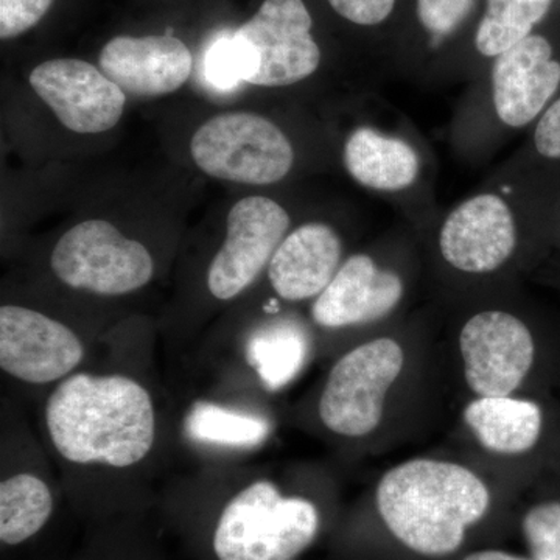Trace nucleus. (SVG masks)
Returning <instances> with one entry per match:
<instances>
[{"instance_id":"aec40b11","label":"nucleus","mask_w":560,"mask_h":560,"mask_svg":"<svg viewBox=\"0 0 560 560\" xmlns=\"http://www.w3.org/2000/svg\"><path fill=\"white\" fill-rule=\"evenodd\" d=\"M54 493L38 475L21 471L0 482V540L14 547L24 544L49 522Z\"/></svg>"},{"instance_id":"f3484780","label":"nucleus","mask_w":560,"mask_h":560,"mask_svg":"<svg viewBox=\"0 0 560 560\" xmlns=\"http://www.w3.org/2000/svg\"><path fill=\"white\" fill-rule=\"evenodd\" d=\"M340 234L326 223H305L289 232L268 265L271 289L280 300L315 301L345 261Z\"/></svg>"},{"instance_id":"39448f33","label":"nucleus","mask_w":560,"mask_h":560,"mask_svg":"<svg viewBox=\"0 0 560 560\" xmlns=\"http://www.w3.org/2000/svg\"><path fill=\"white\" fill-rule=\"evenodd\" d=\"M459 405V452L523 489L560 469L559 397H471Z\"/></svg>"},{"instance_id":"c85d7f7f","label":"nucleus","mask_w":560,"mask_h":560,"mask_svg":"<svg viewBox=\"0 0 560 560\" xmlns=\"http://www.w3.org/2000/svg\"><path fill=\"white\" fill-rule=\"evenodd\" d=\"M463 560H534L530 558H522V556L512 555V552L503 550H478L471 551L464 556Z\"/></svg>"},{"instance_id":"0eeeda50","label":"nucleus","mask_w":560,"mask_h":560,"mask_svg":"<svg viewBox=\"0 0 560 560\" xmlns=\"http://www.w3.org/2000/svg\"><path fill=\"white\" fill-rule=\"evenodd\" d=\"M191 160L212 178L268 186L289 175L294 151L285 132L254 113L219 114L195 131Z\"/></svg>"},{"instance_id":"5701e85b","label":"nucleus","mask_w":560,"mask_h":560,"mask_svg":"<svg viewBox=\"0 0 560 560\" xmlns=\"http://www.w3.org/2000/svg\"><path fill=\"white\" fill-rule=\"evenodd\" d=\"M536 492L521 518L530 559L560 560V469L529 486Z\"/></svg>"},{"instance_id":"423d86ee","label":"nucleus","mask_w":560,"mask_h":560,"mask_svg":"<svg viewBox=\"0 0 560 560\" xmlns=\"http://www.w3.org/2000/svg\"><path fill=\"white\" fill-rule=\"evenodd\" d=\"M320 523L315 501L265 478L228 501L213 533V551L219 560H294L312 547Z\"/></svg>"},{"instance_id":"6ab92c4d","label":"nucleus","mask_w":560,"mask_h":560,"mask_svg":"<svg viewBox=\"0 0 560 560\" xmlns=\"http://www.w3.org/2000/svg\"><path fill=\"white\" fill-rule=\"evenodd\" d=\"M315 349L307 327L293 319H276L253 331L245 353L261 385L278 393L300 377Z\"/></svg>"},{"instance_id":"9d476101","label":"nucleus","mask_w":560,"mask_h":560,"mask_svg":"<svg viewBox=\"0 0 560 560\" xmlns=\"http://www.w3.org/2000/svg\"><path fill=\"white\" fill-rule=\"evenodd\" d=\"M312 25L302 0H264L257 13L232 32L245 62L246 84L291 86L313 75L320 49Z\"/></svg>"},{"instance_id":"9b49d317","label":"nucleus","mask_w":560,"mask_h":560,"mask_svg":"<svg viewBox=\"0 0 560 560\" xmlns=\"http://www.w3.org/2000/svg\"><path fill=\"white\" fill-rule=\"evenodd\" d=\"M290 223L289 212L271 198L248 197L235 202L228 213L226 238L210 261V294L231 301L248 290L268 270Z\"/></svg>"},{"instance_id":"4be33fe9","label":"nucleus","mask_w":560,"mask_h":560,"mask_svg":"<svg viewBox=\"0 0 560 560\" xmlns=\"http://www.w3.org/2000/svg\"><path fill=\"white\" fill-rule=\"evenodd\" d=\"M552 0H488L475 46L482 57L497 58L533 35L550 11Z\"/></svg>"},{"instance_id":"bb28decb","label":"nucleus","mask_w":560,"mask_h":560,"mask_svg":"<svg viewBox=\"0 0 560 560\" xmlns=\"http://www.w3.org/2000/svg\"><path fill=\"white\" fill-rule=\"evenodd\" d=\"M331 9L352 24L372 27L388 20L396 0H329Z\"/></svg>"},{"instance_id":"f257e3e1","label":"nucleus","mask_w":560,"mask_h":560,"mask_svg":"<svg viewBox=\"0 0 560 560\" xmlns=\"http://www.w3.org/2000/svg\"><path fill=\"white\" fill-rule=\"evenodd\" d=\"M448 389L444 346L389 327L338 352L313 399V425L350 455H383L418 436Z\"/></svg>"},{"instance_id":"b1692460","label":"nucleus","mask_w":560,"mask_h":560,"mask_svg":"<svg viewBox=\"0 0 560 560\" xmlns=\"http://www.w3.org/2000/svg\"><path fill=\"white\" fill-rule=\"evenodd\" d=\"M202 79L210 90L232 92L245 84V62L232 33H224L208 47Z\"/></svg>"},{"instance_id":"cd10ccee","label":"nucleus","mask_w":560,"mask_h":560,"mask_svg":"<svg viewBox=\"0 0 560 560\" xmlns=\"http://www.w3.org/2000/svg\"><path fill=\"white\" fill-rule=\"evenodd\" d=\"M534 147L547 160H560V97L541 113L534 131Z\"/></svg>"},{"instance_id":"4468645a","label":"nucleus","mask_w":560,"mask_h":560,"mask_svg":"<svg viewBox=\"0 0 560 560\" xmlns=\"http://www.w3.org/2000/svg\"><path fill=\"white\" fill-rule=\"evenodd\" d=\"M28 80L58 120L79 135L113 130L127 105V94L102 69L75 58L44 61Z\"/></svg>"},{"instance_id":"ddd939ff","label":"nucleus","mask_w":560,"mask_h":560,"mask_svg":"<svg viewBox=\"0 0 560 560\" xmlns=\"http://www.w3.org/2000/svg\"><path fill=\"white\" fill-rule=\"evenodd\" d=\"M518 250L514 213L499 195L481 194L448 213L438 235L445 267L470 278L503 270Z\"/></svg>"},{"instance_id":"1a4fd4ad","label":"nucleus","mask_w":560,"mask_h":560,"mask_svg":"<svg viewBox=\"0 0 560 560\" xmlns=\"http://www.w3.org/2000/svg\"><path fill=\"white\" fill-rule=\"evenodd\" d=\"M407 294L404 272L370 253L352 254L313 301L312 323L324 334L353 335V342L364 340L389 329Z\"/></svg>"},{"instance_id":"412c9836","label":"nucleus","mask_w":560,"mask_h":560,"mask_svg":"<svg viewBox=\"0 0 560 560\" xmlns=\"http://www.w3.org/2000/svg\"><path fill=\"white\" fill-rule=\"evenodd\" d=\"M191 440L219 447L254 448L270 438L271 422L264 416L197 401L186 418Z\"/></svg>"},{"instance_id":"393cba45","label":"nucleus","mask_w":560,"mask_h":560,"mask_svg":"<svg viewBox=\"0 0 560 560\" xmlns=\"http://www.w3.org/2000/svg\"><path fill=\"white\" fill-rule=\"evenodd\" d=\"M474 0H416L420 24L434 36H447L463 24Z\"/></svg>"},{"instance_id":"f8f14e48","label":"nucleus","mask_w":560,"mask_h":560,"mask_svg":"<svg viewBox=\"0 0 560 560\" xmlns=\"http://www.w3.org/2000/svg\"><path fill=\"white\" fill-rule=\"evenodd\" d=\"M86 357V346L61 320L22 307H0V368L27 385L60 383Z\"/></svg>"},{"instance_id":"7ed1b4c3","label":"nucleus","mask_w":560,"mask_h":560,"mask_svg":"<svg viewBox=\"0 0 560 560\" xmlns=\"http://www.w3.org/2000/svg\"><path fill=\"white\" fill-rule=\"evenodd\" d=\"M44 419L55 452L77 466L128 469L156 441L153 397L128 375H69L51 390Z\"/></svg>"},{"instance_id":"dca6fc26","label":"nucleus","mask_w":560,"mask_h":560,"mask_svg":"<svg viewBox=\"0 0 560 560\" xmlns=\"http://www.w3.org/2000/svg\"><path fill=\"white\" fill-rule=\"evenodd\" d=\"M98 65L125 94L158 97L186 84L194 57L175 36H117L103 47Z\"/></svg>"},{"instance_id":"f03ea898","label":"nucleus","mask_w":560,"mask_h":560,"mask_svg":"<svg viewBox=\"0 0 560 560\" xmlns=\"http://www.w3.org/2000/svg\"><path fill=\"white\" fill-rule=\"evenodd\" d=\"M522 489L466 453L436 452L386 467L372 486L371 503L382 528L404 550L447 559L488 521L501 493Z\"/></svg>"},{"instance_id":"20e7f679","label":"nucleus","mask_w":560,"mask_h":560,"mask_svg":"<svg viewBox=\"0 0 560 560\" xmlns=\"http://www.w3.org/2000/svg\"><path fill=\"white\" fill-rule=\"evenodd\" d=\"M459 401L471 397H558L560 334L506 307L474 311L444 348Z\"/></svg>"},{"instance_id":"a211bd4d","label":"nucleus","mask_w":560,"mask_h":560,"mask_svg":"<svg viewBox=\"0 0 560 560\" xmlns=\"http://www.w3.org/2000/svg\"><path fill=\"white\" fill-rule=\"evenodd\" d=\"M346 171L371 190L408 189L420 171V158L404 139L383 135L371 127L350 132L342 151Z\"/></svg>"},{"instance_id":"2eb2a0df","label":"nucleus","mask_w":560,"mask_h":560,"mask_svg":"<svg viewBox=\"0 0 560 560\" xmlns=\"http://www.w3.org/2000/svg\"><path fill=\"white\" fill-rule=\"evenodd\" d=\"M560 88V61L541 35L512 46L492 66V97L497 116L511 128L539 119Z\"/></svg>"},{"instance_id":"a878e982","label":"nucleus","mask_w":560,"mask_h":560,"mask_svg":"<svg viewBox=\"0 0 560 560\" xmlns=\"http://www.w3.org/2000/svg\"><path fill=\"white\" fill-rule=\"evenodd\" d=\"M54 0H0V38H16L31 31L50 10Z\"/></svg>"},{"instance_id":"6e6552de","label":"nucleus","mask_w":560,"mask_h":560,"mask_svg":"<svg viewBox=\"0 0 560 560\" xmlns=\"http://www.w3.org/2000/svg\"><path fill=\"white\" fill-rule=\"evenodd\" d=\"M55 278L72 290L124 296L149 285L154 260L147 246L105 220L75 224L51 250Z\"/></svg>"}]
</instances>
